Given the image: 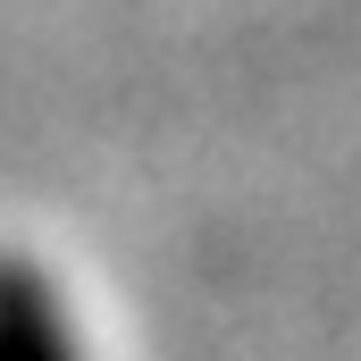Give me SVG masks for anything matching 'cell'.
Masks as SVG:
<instances>
[{
    "mask_svg": "<svg viewBox=\"0 0 361 361\" xmlns=\"http://www.w3.org/2000/svg\"><path fill=\"white\" fill-rule=\"evenodd\" d=\"M0 361H85L59 277L25 252H0Z\"/></svg>",
    "mask_w": 361,
    "mask_h": 361,
    "instance_id": "obj_1",
    "label": "cell"
}]
</instances>
